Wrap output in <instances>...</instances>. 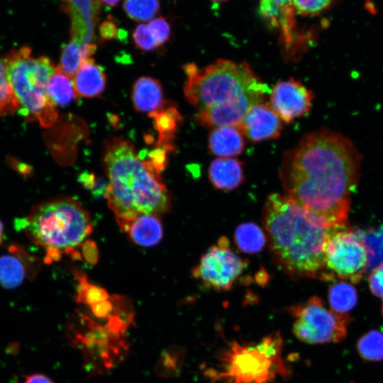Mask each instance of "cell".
I'll use <instances>...</instances> for the list:
<instances>
[{
    "mask_svg": "<svg viewBox=\"0 0 383 383\" xmlns=\"http://www.w3.org/2000/svg\"><path fill=\"white\" fill-rule=\"evenodd\" d=\"M170 152L162 147H156L149 152H147V158L152 163L155 167L160 172H162L167 162V154Z\"/></svg>",
    "mask_w": 383,
    "mask_h": 383,
    "instance_id": "34",
    "label": "cell"
},
{
    "mask_svg": "<svg viewBox=\"0 0 383 383\" xmlns=\"http://www.w3.org/2000/svg\"><path fill=\"white\" fill-rule=\"evenodd\" d=\"M204 372L211 383H282L292 373L279 332L257 341L224 339Z\"/></svg>",
    "mask_w": 383,
    "mask_h": 383,
    "instance_id": "5",
    "label": "cell"
},
{
    "mask_svg": "<svg viewBox=\"0 0 383 383\" xmlns=\"http://www.w3.org/2000/svg\"><path fill=\"white\" fill-rule=\"evenodd\" d=\"M133 39L140 50L150 51L159 47L148 24L140 23L133 32Z\"/></svg>",
    "mask_w": 383,
    "mask_h": 383,
    "instance_id": "31",
    "label": "cell"
},
{
    "mask_svg": "<svg viewBox=\"0 0 383 383\" xmlns=\"http://www.w3.org/2000/svg\"><path fill=\"white\" fill-rule=\"evenodd\" d=\"M289 311L293 318V334L301 342L311 345L338 343L346 338L348 314L328 309L317 296L290 306Z\"/></svg>",
    "mask_w": 383,
    "mask_h": 383,
    "instance_id": "8",
    "label": "cell"
},
{
    "mask_svg": "<svg viewBox=\"0 0 383 383\" xmlns=\"http://www.w3.org/2000/svg\"><path fill=\"white\" fill-rule=\"evenodd\" d=\"M18 229L45 250V261L51 263L63 254L80 259L77 248L91 233L89 213L70 197H59L35 205L28 216L18 219Z\"/></svg>",
    "mask_w": 383,
    "mask_h": 383,
    "instance_id": "6",
    "label": "cell"
},
{
    "mask_svg": "<svg viewBox=\"0 0 383 383\" xmlns=\"http://www.w3.org/2000/svg\"><path fill=\"white\" fill-rule=\"evenodd\" d=\"M260 11L269 23L281 30L286 40L292 39L296 13L292 0H260Z\"/></svg>",
    "mask_w": 383,
    "mask_h": 383,
    "instance_id": "20",
    "label": "cell"
},
{
    "mask_svg": "<svg viewBox=\"0 0 383 383\" xmlns=\"http://www.w3.org/2000/svg\"><path fill=\"white\" fill-rule=\"evenodd\" d=\"M131 99L136 111L148 113L159 109L165 101L160 83L150 77H142L135 81Z\"/></svg>",
    "mask_w": 383,
    "mask_h": 383,
    "instance_id": "21",
    "label": "cell"
},
{
    "mask_svg": "<svg viewBox=\"0 0 383 383\" xmlns=\"http://www.w3.org/2000/svg\"><path fill=\"white\" fill-rule=\"evenodd\" d=\"M96 50L94 43L82 44L71 40L63 46L57 68L72 79L83 61L91 57Z\"/></svg>",
    "mask_w": 383,
    "mask_h": 383,
    "instance_id": "22",
    "label": "cell"
},
{
    "mask_svg": "<svg viewBox=\"0 0 383 383\" xmlns=\"http://www.w3.org/2000/svg\"><path fill=\"white\" fill-rule=\"evenodd\" d=\"M328 297L331 309L339 313L348 314L357 302L355 288L349 282L342 280L331 285Z\"/></svg>",
    "mask_w": 383,
    "mask_h": 383,
    "instance_id": "24",
    "label": "cell"
},
{
    "mask_svg": "<svg viewBox=\"0 0 383 383\" xmlns=\"http://www.w3.org/2000/svg\"><path fill=\"white\" fill-rule=\"evenodd\" d=\"M262 222L274 262L292 280H333L323 260L325 243L333 230L318 223L279 193L267 196Z\"/></svg>",
    "mask_w": 383,
    "mask_h": 383,
    "instance_id": "2",
    "label": "cell"
},
{
    "mask_svg": "<svg viewBox=\"0 0 383 383\" xmlns=\"http://www.w3.org/2000/svg\"><path fill=\"white\" fill-rule=\"evenodd\" d=\"M111 299V298H110ZM110 299L91 306L93 313L98 318H106L113 309V304Z\"/></svg>",
    "mask_w": 383,
    "mask_h": 383,
    "instance_id": "36",
    "label": "cell"
},
{
    "mask_svg": "<svg viewBox=\"0 0 383 383\" xmlns=\"http://www.w3.org/2000/svg\"><path fill=\"white\" fill-rule=\"evenodd\" d=\"M18 109V100L6 77L0 78V116L13 114Z\"/></svg>",
    "mask_w": 383,
    "mask_h": 383,
    "instance_id": "29",
    "label": "cell"
},
{
    "mask_svg": "<svg viewBox=\"0 0 383 383\" xmlns=\"http://www.w3.org/2000/svg\"><path fill=\"white\" fill-rule=\"evenodd\" d=\"M208 147L218 157H234L244 150V135L238 127H216L210 132Z\"/></svg>",
    "mask_w": 383,
    "mask_h": 383,
    "instance_id": "17",
    "label": "cell"
},
{
    "mask_svg": "<svg viewBox=\"0 0 383 383\" xmlns=\"http://www.w3.org/2000/svg\"><path fill=\"white\" fill-rule=\"evenodd\" d=\"M3 236H4V225L1 221L0 220V245H1L3 242Z\"/></svg>",
    "mask_w": 383,
    "mask_h": 383,
    "instance_id": "42",
    "label": "cell"
},
{
    "mask_svg": "<svg viewBox=\"0 0 383 383\" xmlns=\"http://www.w3.org/2000/svg\"><path fill=\"white\" fill-rule=\"evenodd\" d=\"M102 1L103 3L110 5V6H115L121 0H99Z\"/></svg>",
    "mask_w": 383,
    "mask_h": 383,
    "instance_id": "41",
    "label": "cell"
},
{
    "mask_svg": "<svg viewBox=\"0 0 383 383\" xmlns=\"http://www.w3.org/2000/svg\"><path fill=\"white\" fill-rule=\"evenodd\" d=\"M79 179V182L87 189L92 190L94 189L96 178L93 174L87 172L82 173Z\"/></svg>",
    "mask_w": 383,
    "mask_h": 383,
    "instance_id": "39",
    "label": "cell"
},
{
    "mask_svg": "<svg viewBox=\"0 0 383 383\" xmlns=\"http://www.w3.org/2000/svg\"><path fill=\"white\" fill-rule=\"evenodd\" d=\"M104 163L109 179L104 196L119 227L138 215L159 216L170 210V199L161 172L148 158H140L129 140H108Z\"/></svg>",
    "mask_w": 383,
    "mask_h": 383,
    "instance_id": "3",
    "label": "cell"
},
{
    "mask_svg": "<svg viewBox=\"0 0 383 383\" xmlns=\"http://www.w3.org/2000/svg\"><path fill=\"white\" fill-rule=\"evenodd\" d=\"M368 284L371 292L374 296L383 299V260L371 270Z\"/></svg>",
    "mask_w": 383,
    "mask_h": 383,
    "instance_id": "33",
    "label": "cell"
},
{
    "mask_svg": "<svg viewBox=\"0 0 383 383\" xmlns=\"http://www.w3.org/2000/svg\"><path fill=\"white\" fill-rule=\"evenodd\" d=\"M213 2H216V3H221V2H223V1H226L227 0H210Z\"/></svg>",
    "mask_w": 383,
    "mask_h": 383,
    "instance_id": "43",
    "label": "cell"
},
{
    "mask_svg": "<svg viewBox=\"0 0 383 383\" xmlns=\"http://www.w3.org/2000/svg\"><path fill=\"white\" fill-rule=\"evenodd\" d=\"M148 26L158 46L165 44L170 38V25L165 18H155L150 21Z\"/></svg>",
    "mask_w": 383,
    "mask_h": 383,
    "instance_id": "32",
    "label": "cell"
},
{
    "mask_svg": "<svg viewBox=\"0 0 383 383\" xmlns=\"http://www.w3.org/2000/svg\"><path fill=\"white\" fill-rule=\"evenodd\" d=\"M48 94L55 106L68 105L77 96L72 79L57 67L49 80Z\"/></svg>",
    "mask_w": 383,
    "mask_h": 383,
    "instance_id": "25",
    "label": "cell"
},
{
    "mask_svg": "<svg viewBox=\"0 0 383 383\" xmlns=\"http://www.w3.org/2000/svg\"><path fill=\"white\" fill-rule=\"evenodd\" d=\"M324 265L333 279L359 283L367 270V248L356 231L346 227L331 231L323 250Z\"/></svg>",
    "mask_w": 383,
    "mask_h": 383,
    "instance_id": "9",
    "label": "cell"
},
{
    "mask_svg": "<svg viewBox=\"0 0 383 383\" xmlns=\"http://www.w3.org/2000/svg\"><path fill=\"white\" fill-rule=\"evenodd\" d=\"M7 81L19 104V112L43 127L53 125L57 118L50 99L48 85L56 70L46 56L33 57L28 47L13 49L3 59Z\"/></svg>",
    "mask_w": 383,
    "mask_h": 383,
    "instance_id": "7",
    "label": "cell"
},
{
    "mask_svg": "<svg viewBox=\"0 0 383 383\" xmlns=\"http://www.w3.org/2000/svg\"><path fill=\"white\" fill-rule=\"evenodd\" d=\"M148 115L152 118L154 126L158 133L156 147H162L170 152L173 151V140L182 121V116L176 104L171 101H164L159 109Z\"/></svg>",
    "mask_w": 383,
    "mask_h": 383,
    "instance_id": "19",
    "label": "cell"
},
{
    "mask_svg": "<svg viewBox=\"0 0 383 383\" xmlns=\"http://www.w3.org/2000/svg\"><path fill=\"white\" fill-rule=\"evenodd\" d=\"M20 383H54L47 375L42 373H32L24 375Z\"/></svg>",
    "mask_w": 383,
    "mask_h": 383,
    "instance_id": "37",
    "label": "cell"
},
{
    "mask_svg": "<svg viewBox=\"0 0 383 383\" xmlns=\"http://www.w3.org/2000/svg\"><path fill=\"white\" fill-rule=\"evenodd\" d=\"M81 246L82 253L86 262L91 265L96 264L98 261V250L96 243L87 240Z\"/></svg>",
    "mask_w": 383,
    "mask_h": 383,
    "instance_id": "35",
    "label": "cell"
},
{
    "mask_svg": "<svg viewBox=\"0 0 383 383\" xmlns=\"http://www.w3.org/2000/svg\"><path fill=\"white\" fill-rule=\"evenodd\" d=\"M365 244L369 254L367 270L383 260V226L367 231H356Z\"/></svg>",
    "mask_w": 383,
    "mask_h": 383,
    "instance_id": "28",
    "label": "cell"
},
{
    "mask_svg": "<svg viewBox=\"0 0 383 383\" xmlns=\"http://www.w3.org/2000/svg\"><path fill=\"white\" fill-rule=\"evenodd\" d=\"M183 69L184 96L198 111L225 106L247 111L271 91L245 62L218 59L202 68L189 63Z\"/></svg>",
    "mask_w": 383,
    "mask_h": 383,
    "instance_id": "4",
    "label": "cell"
},
{
    "mask_svg": "<svg viewBox=\"0 0 383 383\" xmlns=\"http://www.w3.org/2000/svg\"><path fill=\"white\" fill-rule=\"evenodd\" d=\"M248 263L233 252L228 239L221 236L201 256L193 268L192 275L209 289L226 292L233 289Z\"/></svg>",
    "mask_w": 383,
    "mask_h": 383,
    "instance_id": "10",
    "label": "cell"
},
{
    "mask_svg": "<svg viewBox=\"0 0 383 383\" xmlns=\"http://www.w3.org/2000/svg\"><path fill=\"white\" fill-rule=\"evenodd\" d=\"M208 175L215 189L233 191L245 179L243 163L234 157H217L211 162Z\"/></svg>",
    "mask_w": 383,
    "mask_h": 383,
    "instance_id": "15",
    "label": "cell"
},
{
    "mask_svg": "<svg viewBox=\"0 0 383 383\" xmlns=\"http://www.w3.org/2000/svg\"><path fill=\"white\" fill-rule=\"evenodd\" d=\"M72 81L77 96L92 98L104 91L106 79L101 67L89 57L83 61Z\"/></svg>",
    "mask_w": 383,
    "mask_h": 383,
    "instance_id": "18",
    "label": "cell"
},
{
    "mask_svg": "<svg viewBox=\"0 0 383 383\" xmlns=\"http://www.w3.org/2000/svg\"><path fill=\"white\" fill-rule=\"evenodd\" d=\"M335 0H292L296 12L302 16L317 15L327 9Z\"/></svg>",
    "mask_w": 383,
    "mask_h": 383,
    "instance_id": "30",
    "label": "cell"
},
{
    "mask_svg": "<svg viewBox=\"0 0 383 383\" xmlns=\"http://www.w3.org/2000/svg\"><path fill=\"white\" fill-rule=\"evenodd\" d=\"M282 122L270 105L263 101L248 109L238 128L251 141L261 142L279 138L283 128Z\"/></svg>",
    "mask_w": 383,
    "mask_h": 383,
    "instance_id": "12",
    "label": "cell"
},
{
    "mask_svg": "<svg viewBox=\"0 0 383 383\" xmlns=\"http://www.w3.org/2000/svg\"><path fill=\"white\" fill-rule=\"evenodd\" d=\"M126 15L136 21H151L160 9L159 0H124Z\"/></svg>",
    "mask_w": 383,
    "mask_h": 383,
    "instance_id": "27",
    "label": "cell"
},
{
    "mask_svg": "<svg viewBox=\"0 0 383 383\" xmlns=\"http://www.w3.org/2000/svg\"><path fill=\"white\" fill-rule=\"evenodd\" d=\"M357 348L360 357L367 361L383 360V333L371 330L357 340Z\"/></svg>",
    "mask_w": 383,
    "mask_h": 383,
    "instance_id": "26",
    "label": "cell"
},
{
    "mask_svg": "<svg viewBox=\"0 0 383 383\" xmlns=\"http://www.w3.org/2000/svg\"><path fill=\"white\" fill-rule=\"evenodd\" d=\"M99 30L102 38L106 39H112L116 37L117 33L116 27L111 21L104 22Z\"/></svg>",
    "mask_w": 383,
    "mask_h": 383,
    "instance_id": "38",
    "label": "cell"
},
{
    "mask_svg": "<svg viewBox=\"0 0 383 383\" xmlns=\"http://www.w3.org/2000/svg\"><path fill=\"white\" fill-rule=\"evenodd\" d=\"M382 316H383V305H382Z\"/></svg>",
    "mask_w": 383,
    "mask_h": 383,
    "instance_id": "44",
    "label": "cell"
},
{
    "mask_svg": "<svg viewBox=\"0 0 383 383\" xmlns=\"http://www.w3.org/2000/svg\"><path fill=\"white\" fill-rule=\"evenodd\" d=\"M9 253L0 256V284L8 289L21 286L27 278L37 275L33 261L17 244H11Z\"/></svg>",
    "mask_w": 383,
    "mask_h": 383,
    "instance_id": "14",
    "label": "cell"
},
{
    "mask_svg": "<svg viewBox=\"0 0 383 383\" xmlns=\"http://www.w3.org/2000/svg\"><path fill=\"white\" fill-rule=\"evenodd\" d=\"M120 228L139 246L152 247L160 243L163 236V228L157 216L143 213L136 216Z\"/></svg>",
    "mask_w": 383,
    "mask_h": 383,
    "instance_id": "16",
    "label": "cell"
},
{
    "mask_svg": "<svg viewBox=\"0 0 383 383\" xmlns=\"http://www.w3.org/2000/svg\"><path fill=\"white\" fill-rule=\"evenodd\" d=\"M267 242L265 231L254 223H243L235 229L234 243L241 252L250 255L259 253Z\"/></svg>",
    "mask_w": 383,
    "mask_h": 383,
    "instance_id": "23",
    "label": "cell"
},
{
    "mask_svg": "<svg viewBox=\"0 0 383 383\" xmlns=\"http://www.w3.org/2000/svg\"><path fill=\"white\" fill-rule=\"evenodd\" d=\"M362 160L342 133L327 128L308 133L284 155L279 174L284 194L324 228H345Z\"/></svg>",
    "mask_w": 383,
    "mask_h": 383,
    "instance_id": "1",
    "label": "cell"
},
{
    "mask_svg": "<svg viewBox=\"0 0 383 383\" xmlns=\"http://www.w3.org/2000/svg\"><path fill=\"white\" fill-rule=\"evenodd\" d=\"M313 99L312 91L294 78L277 82L270 93V106L286 123L309 112Z\"/></svg>",
    "mask_w": 383,
    "mask_h": 383,
    "instance_id": "11",
    "label": "cell"
},
{
    "mask_svg": "<svg viewBox=\"0 0 383 383\" xmlns=\"http://www.w3.org/2000/svg\"><path fill=\"white\" fill-rule=\"evenodd\" d=\"M6 77L3 60L0 58V78Z\"/></svg>",
    "mask_w": 383,
    "mask_h": 383,
    "instance_id": "40",
    "label": "cell"
},
{
    "mask_svg": "<svg viewBox=\"0 0 383 383\" xmlns=\"http://www.w3.org/2000/svg\"><path fill=\"white\" fill-rule=\"evenodd\" d=\"M63 9L71 20V40L89 44L99 11V0H62Z\"/></svg>",
    "mask_w": 383,
    "mask_h": 383,
    "instance_id": "13",
    "label": "cell"
}]
</instances>
